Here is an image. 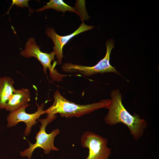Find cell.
<instances>
[{"mask_svg":"<svg viewBox=\"0 0 159 159\" xmlns=\"http://www.w3.org/2000/svg\"><path fill=\"white\" fill-rule=\"evenodd\" d=\"M111 97V102L104 120L105 122L110 126L119 123L124 124L128 127L134 139L138 141L147 127V122L137 114L131 115L127 111L122 104V95L118 89L112 90Z\"/></svg>","mask_w":159,"mask_h":159,"instance_id":"6da1fadb","label":"cell"},{"mask_svg":"<svg viewBox=\"0 0 159 159\" xmlns=\"http://www.w3.org/2000/svg\"><path fill=\"white\" fill-rule=\"evenodd\" d=\"M54 101L53 105L45 110L47 116L56 119V114L59 113L62 117L72 118L79 117L89 114L102 108L108 109L111 102L110 99L101 100L91 104L80 105L67 100L56 90L53 95Z\"/></svg>","mask_w":159,"mask_h":159,"instance_id":"7a4b0ae2","label":"cell"},{"mask_svg":"<svg viewBox=\"0 0 159 159\" xmlns=\"http://www.w3.org/2000/svg\"><path fill=\"white\" fill-rule=\"evenodd\" d=\"M20 54L25 58H36L42 65L44 72L46 76L47 70L48 69L49 71L50 76L52 81L59 82L64 77L68 76L59 73L55 68L57 62H54L53 64H52L51 62L54 60L55 55L53 51L50 53L42 52L33 37L28 40L25 44L24 49L21 51Z\"/></svg>","mask_w":159,"mask_h":159,"instance_id":"3957f363","label":"cell"},{"mask_svg":"<svg viewBox=\"0 0 159 159\" xmlns=\"http://www.w3.org/2000/svg\"><path fill=\"white\" fill-rule=\"evenodd\" d=\"M106 45L107 51L105 57L95 65L88 67L70 63H65L62 66V71L70 73H79L85 76H90L99 73L110 72L120 74L116 69L110 64V54L112 49L114 47L113 39H111L107 41Z\"/></svg>","mask_w":159,"mask_h":159,"instance_id":"277c9868","label":"cell"},{"mask_svg":"<svg viewBox=\"0 0 159 159\" xmlns=\"http://www.w3.org/2000/svg\"><path fill=\"white\" fill-rule=\"evenodd\" d=\"M53 120V119L47 117L44 119L38 120V121L41 122V125L35 136L36 142L33 144L28 141L29 147L20 152L21 156L27 157L28 159H31L33 151L37 148H42L45 154H49L52 150L59 151V149L54 146V143L55 138L59 134V130L54 129L49 134H47L45 131L47 126Z\"/></svg>","mask_w":159,"mask_h":159,"instance_id":"5b68a950","label":"cell"},{"mask_svg":"<svg viewBox=\"0 0 159 159\" xmlns=\"http://www.w3.org/2000/svg\"><path fill=\"white\" fill-rule=\"evenodd\" d=\"M80 141L82 147L89 149L85 159H108L111 154V149L107 146V140L93 132H85Z\"/></svg>","mask_w":159,"mask_h":159,"instance_id":"8992f818","label":"cell"},{"mask_svg":"<svg viewBox=\"0 0 159 159\" xmlns=\"http://www.w3.org/2000/svg\"><path fill=\"white\" fill-rule=\"evenodd\" d=\"M36 104L38 110L34 113L30 114L26 112V108L30 105L28 103L11 112L7 117V127H11L16 125L20 122H23L26 125L24 135L26 136H28L31 132L32 127L37 123L36 120H38L41 115L46 113L45 110H43L44 103H42L40 105L37 103Z\"/></svg>","mask_w":159,"mask_h":159,"instance_id":"52a82bcc","label":"cell"},{"mask_svg":"<svg viewBox=\"0 0 159 159\" xmlns=\"http://www.w3.org/2000/svg\"><path fill=\"white\" fill-rule=\"evenodd\" d=\"M93 26H89L82 22L79 27L73 33L66 36H61L58 35L54 29L52 27H49L46 30V34L48 37L52 40L54 45L53 52L54 53L57 59V63L60 65L62 63L63 57V47L72 38L79 34L92 29Z\"/></svg>","mask_w":159,"mask_h":159,"instance_id":"ba28073f","label":"cell"},{"mask_svg":"<svg viewBox=\"0 0 159 159\" xmlns=\"http://www.w3.org/2000/svg\"><path fill=\"white\" fill-rule=\"evenodd\" d=\"M30 92L27 89L15 90L8 101L5 109L10 112L15 110L28 103L30 101Z\"/></svg>","mask_w":159,"mask_h":159,"instance_id":"9c48e42d","label":"cell"},{"mask_svg":"<svg viewBox=\"0 0 159 159\" xmlns=\"http://www.w3.org/2000/svg\"><path fill=\"white\" fill-rule=\"evenodd\" d=\"M14 83L10 77H0V109H5L8 101L15 90Z\"/></svg>","mask_w":159,"mask_h":159,"instance_id":"30bf717a","label":"cell"},{"mask_svg":"<svg viewBox=\"0 0 159 159\" xmlns=\"http://www.w3.org/2000/svg\"><path fill=\"white\" fill-rule=\"evenodd\" d=\"M42 8L36 10L37 12L43 11L46 9H52L57 11L62 12L64 13L67 11L73 12L77 14L74 7L69 6L61 0H51Z\"/></svg>","mask_w":159,"mask_h":159,"instance_id":"8fae6325","label":"cell"},{"mask_svg":"<svg viewBox=\"0 0 159 159\" xmlns=\"http://www.w3.org/2000/svg\"><path fill=\"white\" fill-rule=\"evenodd\" d=\"M85 2V0H77L74 7L82 22L90 18L86 8Z\"/></svg>","mask_w":159,"mask_h":159,"instance_id":"7c38bea8","label":"cell"},{"mask_svg":"<svg viewBox=\"0 0 159 159\" xmlns=\"http://www.w3.org/2000/svg\"><path fill=\"white\" fill-rule=\"evenodd\" d=\"M29 1V0H12V3L8 11L6 12V13L4 14V15L6 14H9V12L10 9L11 7L14 4L16 6H18L19 7H27L29 8V9L30 8H29L28 4V2ZM4 15H3L2 16H3Z\"/></svg>","mask_w":159,"mask_h":159,"instance_id":"4fadbf2b","label":"cell"}]
</instances>
